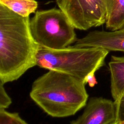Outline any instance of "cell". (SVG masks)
Here are the masks:
<instances>
[{"instance_id":"cell-1","label":"cell","mask_w":124,"mask_h":124,"mask_svg":"<svg viewBox=\"0 0 124 124\" xmlns=\"http://www.w3.org/2000/svg\"><path fill=\"white\" fill-rule=\"evenodd\" d=\"M30 19L0 3V82L18 79L36 65L40 45L33 38Z\"/></svg>"},{"instance_id":"cell-2","label":"cell","mask_w":124,"mask_h":124,"mask_svg":"<svg viewBox=\"0 0 124 124\" xmlns=\"http://www.w3.org/2000/svg\"><path fill=\"white\" fill-rule=\"evenodd\" d=\"M85 84L70 75L49 70L34 81L30 96L48 115L66 117L86 106L88 94Z\"/></svg>"},{"instance_id":"cell-3","label":"cell","mask_w":124,"mask_h":124,"mask_svg":"<svg viewBox=\"0 0 124 124\" xmlns=\"http://www.w3.org/2000/svg\"><path fill=\"white\" fill-rule=\"evenodd\" d=\"M108 52L105 49L96 47L73 46L52 49L40 46L36 65L70 75L85 82L88 75L95 73L104 65Z\"/></svg>"},{"instance_id":"cell-4","label":"cell","mask_w":124,"mask_h":124,"mask_svg":"<svg viewBox=\"0 0 124 124\" xmlns=\"http://www.w3.org/2000/svg\"><path fill=\"white\" fill-rule=\"evenodd\" d=\"M30 25L33 38L44 47L62 49L78 40L75 28L60 9L36 11Z\"/></svg>"},{"instance_id":"cell-5","label":"cell","mask_w":124,"mask_h":124,"mask_svg":"<svg viewBox=\"0 0 124 124\" xmlns=\"http://www.w3.org/2000/svg\"><path fill=\"white\" fill-rule=\"evenodd\" d=\"M56 3L76 29L86 31L106 22L107 13L100 0H56Z\"/></svg>"},{"instance_id":"cell-6","label":"cell","mask_w":124,"mask_h":124,"mask_svg":"<svg viewBox=\"0 0 124 124\" xmlns=\"http://www.w3.org/2000/svg\"><path fill=\"white\" fill-rule=\"evenodd\" d=\"M118 120L117 106L114 101L93 97L89 99L83 113L71 124H111Z\"/></svg>"},{"instance_id":"cell-7","label":"cell","mask_w":124,"mask_h":124,"mask_svg":"<svg viewBox=\"0 0 124 124\" xmlns=\"http://www.w3.org/2000/svg\"><path fill=\"white\" fill-rule=\"evenodd\" d=\"M78 47H96L109 51L124 52V27L106 31H93L78 39L73 46Z\"/></svg>"},{"instance_id":"cell-8","label":"cell","mask_w":124,"mask_h":124,"mask_svg":"<svg viewBox=\"0 0 124 124\" xmlns=\"http://www.w3.org/2000/svg\"><path fill=\"white\" fill-rule=\"evenodd\" d=\"M108 66L110 73L111 94L118 108L124 94V57L112 56Z\"/></svg>"},{"instance_id":"cell-9","label":"cell","mask_w":124,"mask_h":124,"mask_svg":"<svg viewBox=\"0 0 124 124\" xmlns=\"http://www.w3.org/2000/svg\"><path fill=\"white\" fill-rule=\"evenodd\" d=\"M0 3L24 17L35 13L38 5L35 0H0Z\"/></svg>"},{"instance_id":"cell-10","label":"cell","mask_w":124,"mask_h":124,"mask_svg":"<svg viewBox=\"0 0 124 124\" xmlns=\"http://www.w3.org/2000/svg\"><path fill=\"white\" fill-rule=\"evenodd\" d=\"M105 24L110 31L124 27V0H114Z\"/></svg>"},{"instance_id":"cell-11","label":"cell","mask_w":124,"mask_h":124,"mask_svg":"<svg viewBox=\"0 0 124 124\" xmlns=\"http://www.w3.org/2000/svg\"><path fill=\"white\" fill-rule=\"evenodd\" d=\"M0 124H28L16 112L0 109Z\"/></svg>"},{"instance_id":"cell-12","label":"cell","mask_w":124,"mask_h":124,"mask_svg":"<svg viewBox=\"0 0 124 124\" xmlns=\"http://www.w3.org/2000/svg\"><path fill=\"white\" fill-rule=\"evenodd\" d=\"M12 103V100L7 93L4 84L0 82V109H6Z\"/></svg>"},{"instance_id":"cell-13","label":"cell","mask_w":124,"mask_h":124,"mask_svg":"<svg viewBox=\"0 0 124 124\" xmlns=\"http://www.w3.org/2000/svg\"><path fill=\"white\" fill-rule=\"evenodd\" d=\"M117 108L119 120L124 119V94L121 98Z\"/></svg>"},{"instance_id":"cell-14","label":"cell","mask_w":124,"mask_h":124,"mask_svg":"<svg viewBox=\"0 0 124 124\" xmlns=\"http://www.w3.org/2000/svg\"><path fill=\"white\" fill-rule=\"evenodd\" d=\"M85 82L86 84H88L91 87H93L96 84L97 82L95 78L94 73H91L88 75L85 79Z\"/></svg>"},{"instance_id":"cell-15","label":"cell","mask_w":124,"mask_h":124,"mask_svg":"<svg viewBox=\"0 0 124 124\" xmlns=\"http://www.w3.org/2000/svg\"><path fill=\"white\" fill-rule=\"evenodd\" d=\"M105 7L108 16L111 10L114 0H100ZM108 18V17H107Z\"/></svg>"},{"instance_id":"cell-16","label":"cell","mask_w":124,"mask_h":124,"mask_svg":"<svg viewBox=\"0 0 124 124\" xmlns=\"http://www.w3.org/2000/svg\"><path fill=\"white\" fill-rule=\"evenodd\" d=\"M120 124H124V119L122 120H119Z\"/></svg>"},{"instance_id":"cell-17","label":"cell","mask_w":124,"mask_h":124,"mask_svg":"<svg viewBox=\"0 0 124 124\" xmlns=\"http://www.w3.org/2000/svg\"><path fill=\"white\" fill-rule=\"evenodd\" d=\"M111 124H120L119 120H118V121H116V122H114V123H113Z\"/></svg>"}]
</instances>
